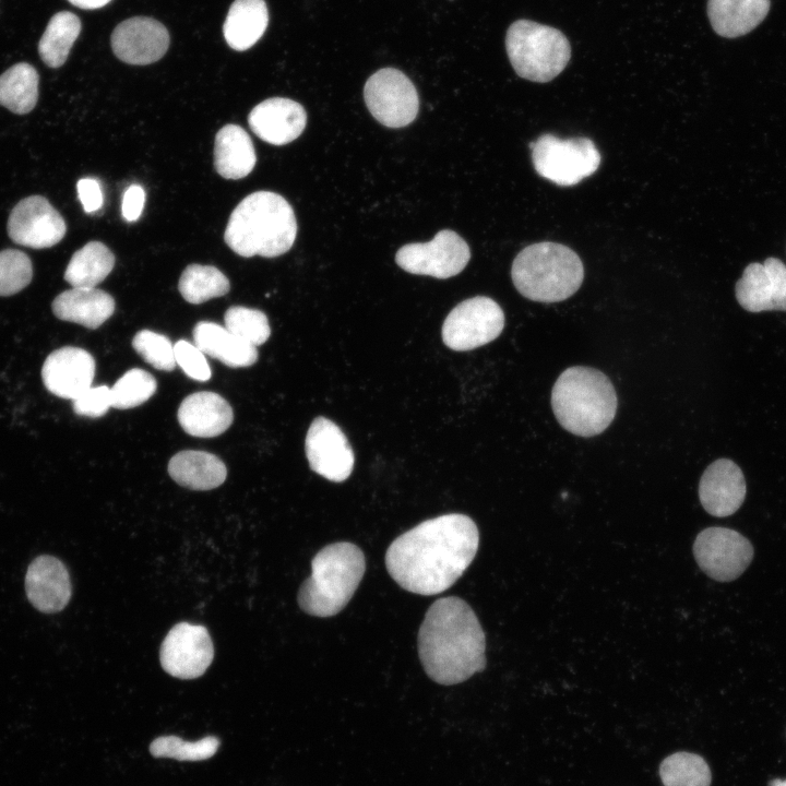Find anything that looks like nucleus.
I'll use <instances>...</instances> for the list:
<instances>
[{"label": "nucleus", "mask_w": 786, "mask_h": 786, "mask_svg": "<svg viewBox=\"0 0 786 786\" xmlns=\"http://www.w3.org/2000/svg\"><path fill=\"white\" fill-rule=\"evenodd\" d=\"M479 533L467 515L451 513L427 520L392 541L385 553L391 577L419 595L444 592L476 556Z\"/></svg>", "instance_id": "f257e3e1"}, {"label": "nucleus", "mask_w": 786, "mask_h": 786, "mask_svg": "<svg viewBox=\"0 0 786 786\" xmlns=\"http://www.w3.org/2000/svg\"><path fill=\"white\" fill-rule=\"evenodd\" d=\"M485 633L473 609L458 597L436 600L418 632V654L433 681L463 682L486 666Z\"/></svg>", "instance_id": "f03ea898"}, {"label": "nucleus", "mask_w": 786, "mask_h": 786, "mask_svg": "<svg viewBox=\"0 0 786 786\" xmlns=\"http://www.w3.org/2000/svg\"><path fill=\"white\" fill-rule=\"evenodd\" d=\"M296 236L297 222L290 204L275 192L257 191L235 207L224 239L241 257L275 258L293 247Z\"/></svg>", "instance_id": "7ed1b4c3"}, {"label": "nucleus", "mask_w": 786, "mask_h": 786, "mask_svg": "<svg viewBox=\"0 0 786 786\" xmlns=\"http://www.w3.org/2000/svg\"><path fill=\"white\" fill-rule=\"evenodd\" d=\"M617 394L608 377L584 366L567 368L551 391V407L558 422L580 437L602 433L617 412Z\"/></svg>", "instance_id": "20e7f679"}, {"label": "nucleus", "mask_w": 786, "mask_h": 786, "mask_svg": "<svg viewBox=\"0 0 786 786\" xmlns=\"http://www.w3.org/2000/svg\"><path fill=\"white\" fill-rule=\"evenodd\" d=\"M311 568V575L298 592L299 607L311 616L331 617L353 597L364 576L366 559L359 547L340 541L322 548Z\"/></svg>", "instance_id": "39448f33"}, {"label": "nucleus", "mask_w": 786, "mask_h": 786, "mask_svg": "<svg viewBox=\"0 0 786 786\" xmlns=\"http://www.w3.org/2000/svg\"><path fill=\"white\" fill-rule=\"evenodd\" d=\"M511 276L515 288L525 298L558 302L577 291L584 267L572 249L544 241L527 246L515 257Z\"/></svg>", "instance_id": "423d86ee"}, {"label": "nucleus", "mask_w": 786, "mask_h": 786, "mask_svg": "<svg viewBox=\"0 0 786 786\" xmlns=\"http://www.w3.org/2000/svg\"><path fill=\"white\" fill-rule=\"evenodd\" d=\"M505 49L516 74L539 83L560 74L571 57L569 40L562 32L529 20L510 25Z\"/></svg>", "instance_id": "0eeeda50"}, {"label": "nucleus", "mask_w": 786, "mask_h": 786, "mask_svg": "<svg viewBox=\"0 0 786 786\" xmlns=\"http://www.w3.org/2000/svg\"><path fill=\"white\" fill-rule=\"evenodd\" d=\"M536 172L558 186H574L593 175L600 164V153L587 138L560 139L540 135L529 143Z\"/></svg>", "instance_id": "6e6552de"}, {"label": "nucleus", "mask_w": 786, "mask_h": 786, "mask_svg": "<svg viewBox=\"0 0 786 786\" xmlns=\"http://www.w3.org/2000/svg\"><path fill=\"white\" fill-rule=\"evenodd\" d=\"M503 327L500 306L489 297L476 296L451 310L442 325V340L453 350H471L492 342Z\"/></svg>", "instance_id": "1a4fd4ad"}, {"label": "nucleus", "mask_w": 786, "mask_h": 786, "mask_svg": "<svg viewBox=\"0 0 786 786\" xmlns=\"http://www.w3.org/2000/svg\"><path fill=\"white\" fill-rule=\"evenodd\" d=\"M364 97L370 114L388 128L406 127L417 117V90L397 69L384 68L373 73L365 84Z\"/></svg>", "instance_id": "9d476101"}, {"label": "nucleus", "mask_w": 786, "mask_h": 786, "mask_svg": "<svg viewBox=\"0 0 786 786\" xmlns=\"http://www.w3.org/2000/svg\"><path fill=\"white\" fill-rule=\"evenodd\" d=\"M471 250L455 231L440 230L431 241L407 243L398 249L395 262L410 274L449 278L467 265Z\"/></svg>", "instance_id": "9b49d317"}, {"label": "nucleus", "mask_w": 786, "mask_h": 786, "mask_svg": "<svg viewBox=\"0 0 786 786\" xmlns=\"http://www.w3.org/2000/svg\"><path fill=\"white\" fill-rule=\"evenodd\" d=\"M693 555L706 575L719 582H729L740 576L751 563L753 547L734 529L707 527L698 534Z\"/></svg>", "instance_id": "f8f14e48"}, {"label": "nucleus", "mask_w": 786, "mask_h": 786, "mask_svg": "<svg viewBox=\"0 0 786 786\" xmlns=\"http://www.w3.org/2000/svg\"><path fill=\"white\" fill-rule=\"evenodd\" d=\"M214 657V647L205 627L179 622L165 636L159 651L163 669L179 679L202 676Z\"/></svg>", "instance_id": "ddd939ff"}, {"label": "nucleus", "mask_w": 786, "mask_h": 786, "mask_svg": "<svg viewBox=\"0 0 786 786\" xmlns=\"http://www.w3.org/2000/svg\"><path fill=\"white\" fill-rule=\"evenodd\" d=\"M7 226L12 241L33 249L57 245L67 231L61 214L41 195H31L17 202Z\"/></svg>", "instance_id": "4468645a"}, {"label": "nucleus", "mask_w": 786, "mask_h": 786, "mask_svg": "<svg viewBox=\"0 0 786 786\" xmlns=\"http://www.w3.org/2000/svg\"><path fill=\"white\" fill-rule=\"evenodd\" d=\"M306 455L310 468L324 478L341 483L354 467V453L341 428L325 417L315 418L307 432Z\"/></svg>", "instance_id": "2eb2a0df"}, {"label": "nucleus", "mask_w": 786, "mask_h": 786, "mask_svg": "<svg viewBox=\"0 0 786 786\" xmlns=\"http://www.w3.org/2000/svg\"><path fill=\"white\" fill-rule=\"evenodd\" d=\"M735 295L749 312L786 311V265L773 257L750 263L736 283Z\"/></svg>", "instance_id": "dca6fc26"}, {"label": "nucleus", "mask_w": 786, "mask_h": 786, "mask_svg": "<svg viewBox=\"0 0 786 786\" xmlns=\"http://www.w3.org/2000/svg\"><path fill=\"white\" fill-rule=\"evenodd\" d=\"M110 40L118 59L129 64L145 66L163 58L170 38L167 28L157 20L134 16L118 24Z\"/></svg>", "instance_id": "f3484780"}, {"label": "nucleus", "mask_w": 786, "mask_h": 786, "mask_svg": "<svg viewBox=\"0 0 786 786\" xmlns=\"http://www.w3.org/2000/svg\"><path fill=\"white\" fill-rule=\"evenodd\" d=\"M95 368V360L88 352L66 346L46 358L41 378L46 389L53 395L75 400L92 386Z\"/></svg>", "instance_id": "a211bd4d"}, {"label": "nucleus", "mask_w": 786, "mask_h": 786, "mask_svg": "<svg viewBox=\"0 0 786 786\" xmlns=\"http://www.w3.org/2000/svg\"><path fill=\"white\" fill-rule=\"evenodd\" d=\"M746 480L740 467L728 458L713 462L699 483V498L704 510L714 516L734 514L746 497Z\"/></svg>", "instance_id": "6ab92c4d"}, {"label": "nucleus", "mask_w": 786, "mask_h": 786, "mask_svg": "<svg viewBox=\"0 0 786 786\" xmlns=\"http://www.w3.org/2000/svg\"><path fill=\"white\" fill-rule=\"evenodd\" d=\"M252 132L273 145H285L296 140L307 124L305 108L297 102L272 97L258 104L248 116Z\"/></svg>", "instance_id": "aec40b11"}, {"label": "nucleus", "mask_w": 786, "mask_h": 786, "mask_svg": "<svg viewBox=\"0 0 786 786\" xmlns=\"http://www.w3.org/2000/svg\"><path fill=\"white\" fill-rule=\"evenodd\" d=\"M25 590L28 600L39 611L62 610L71 598V581L64 563L49 555L35 558L26 571Z\"/></svg>", "instance_id": "412c9836"}, {"label": "nucleus", "mask_w": 786, "mask_h": 786, "mask_svg": "<svg viewBox=\"0 0 786 786\" xmlns=\"http://www.w3.org/2000/svg\"><path fill=\"white\" fill-rule=\"evenodd\" d=\"M177 416L188 434L201 438L222 434L234 420L229 403L219 394L207 391L188 395L181 402Z\"/></svg>", "instance_id": "4be33fe9"}, {"label": "nucleus", "mask_w": 786, "mask_h": 786, "mask_svg": "<svg viewBox=\"0 0 786 786\" xmlns=\"http://www.w3.org/2000/svg\"><path fill=\"white\" fill-rule=\"evenodd\" d=\"M51 309L60 320L95 330L112 315L115 300L108 293L97 288L73 287L59 294Z\"/></svg>", "instance_id": "5701e85b"}, {"label": "nucleus", "mask_w": 786, "mask_h": 786, "mask_svg": "<svg viewBox=\"0 0 786 786\" xmlns=\"http://www.w3.org/2000/svg\"><path fill=\"white\" fill-rule=\"evenodd\" d=\"M770 0H708L710 23L722 37L736 38L754 29L767 15Z\"/></svg>", "instance_id": "b1692460"}, {"label": "nucleus", "mask_w": 786, "mask_h": 786, "mask_svg": "<svg viewBox=\"0 0 786 786\" xmlns=\"http://www.w3.org/2000/svg\"><path fill=\"white\" fill-rule=\"evenodd\" d=\"M193 341L204 354L231 368L249 367L258 360L255 346L215 322H199L193 329Z\"/></svg>", "instance_id": "393cba45"}, {"label": "nucleus", "mask_w": 786, "mask_h": 786, "mask_svg": "<svg viewBox=\"0 0 786 786\" xmlns=\"http://www.w3.org/2000/svg\"><path fill=\"white\" fill-rule=\"evenodd\" d=\"M168 473L182 487L210 490L225 481L227 468L223 461L212 453L186 450L170 458Z\"/></svg>", "instance_id": "a878e982"}, {"label": "nucleus", "mask_w": 786, "mask_h": 786, "mask_svg": "<svg viewBox=\"0 0 786 786\" xmlns=\"http://www.w3.org/2000/svg\"><path fill=\"white\" fill-rule=\"evenodd\" d=\"M257 162L249 134L237 124H226L217 131L214 145V167L225 179L248 176Z\"/></svg>", "instance_id": "bb28decb"}, {"label": "nucleus", "mask_w": 786, "mask_h": 786, "mask_svg": "<svg viewBox=\"0 0 786 786\" xmlns=\"http://www.w3.org/2000/svg\"><path fill=\"white\" fill-rule=\"evenodd\" d=\"M269 11L264 0H235L223 25V34L230 48L243 51L264 34Z\"/></svg>", "instance_id": "cd10ccee"}, {"label": "nucleus", "mask_w": 786, "mask_h": 786, "mask_svg": "<svg viewBox=\"0 0 786 786\" xmlns=\"http://www.w3.org/2000/svg\"><path fill=\"white\" fill-rule=\"evenodd\" d=\"M115 255L100 241H90L75 251L64 272V279L74 288H95L112 271Z\"/></svg>", "instance_id": "c85d7f7f"}, {"label": "nucleus", "mask_w": 786, "mask_h": 786, "mask_svg": "<svg viewBox=\"0 0 786 786\" xmlns=\"http://www.w3.org/2000/svg\"><path fill=\"white\" fill-rule=\"evenodd\" d=\"M39 75L26 62H19L0 75V105L24 115L34 109L38 99Z\"/></svg>", "instance_id": "c756f323"}, {"label": "nucleus", "mask_w": 786, "mask_h": 786, "mask_svg": "<svg viewBox=\"0 0 786 786\" xmlns=\"http://www.w3.org/2000/svg\"><path fill=\"white\" fill-rule=\"evenodd\" d=\"M81 32V21L72 12L61 11L51 16L38 43V53L50 68L61 67Z\"/></svg>", "instance_id": "7c9ffc66"}, {"label": "nucleus", "mask_w": 786, "mask_h": 786, "mask_svg": "<svg viewBox=\"0 0 786 786\" xmlns=\"http://www.w3.org/2000/svg\"><path fill=\"white\" fill-rule=\"evenodd\" d=\"M228 278L215 266L190 264L181 273L178 289L190 303H203L229 291Z\"/></svg>", "instance_id": "2f4dec72"}, {"label": "nucleus", "mask_w": 786, "mask_h": 786, "mask_svg": "<svg viewBox=\"0 0 786 786\" xmlns=\"http://www.w3.org/2000/svg\"><path fill=\"white\" fill-rule=\"evenodd\" d=\"M664 786H710L711 770L704 759L690 752H676L659 765Z\"/></svg>", "instance_id": "473e14b6"}, {"label": "nucleus", "mask_w": 786, "mask_h": 786, "mask_svg": "<svg viewBox=\"0 0 786 786\" xmlns=\"http://www.w3.org/2000/svg\"><path fill=\"white\" fill-rule=\"evenodd\" d=\"M219 747L214 736L198 741H186L177 736H162L153 740L150 752L156 758H169L178 761H201L213 757Z\"/></svg>", "instance_id": "72a5a7b5"}, {"label": "nucleus", "mask_w": 786, "mask_h": 786, "mask_svg": "<svg viewBox=\"0 0 786 786\" xmlns=\"http://www.w3.org/2000/svg\"><path fill=\"white\" fill-rule=\"evenodd\" d=\"M157 389L155 378L147 371L133 368L110 389L111 407L128 409L146 402Z\"/></svg>", "instance_id": "f704fd0d"}, {"label": "nucleus", "mask_w": 786, "mask_h": 786, "mask_svg": "<svg viewBox=\"0 0 786 786\" xmlns=\"http://www.w3.org/2000/svg\"><path fill=\"white\" fill-rule=\"evenodd\" d=\"M224 321L228 331L255 347L271 335L269 319L258 309L233 306L225 312Z\"/></svg>", "instance_id": "c9c22d12"}, {"label": "nucleus", "mask_w": 786, "mask_h": 786, "mask_svg": "<svg viewBox=\"0 0 786 786\" xmlns=\"http://www.w3.org/2000/svg\"><path fill=\"white\" fill-rule=\"evenodd\" d=\"M33 265L29 257L21 250L0 251V296H11L25 288L32 281Z\"/></svg>", "instance_id": "e433bc0d"}, {"label": "nucleus", "mask_w": 786, "mask_h": 786, "mask_svg": "<svg viewBox=\"0 0 786 786\" xmlns=\"http://www.w3.org/2000/svg\"><path fill=\"white\" fill-rule=\"evenodd\" d=\"M132 347L155 369L171 371L177 365L174 345L163 334L151 330L139 331L132 340Z\"/></svg>", "instance_id": "4c0bfd02"}, {"label": "nucleus", "mask_w": 786, "mask_h": 786, "mask_svg": "<svg viewBox=\"0 0 786 786\" xmlns=\"http://www.w3.org/2000/svg\"><path fill=\"white\" fill-rule=\"evenodd\" d=\"M176 364L182 371L195 381H207L211 379V368L204 353L192 343L179 340L174 345Z\"/></svg>", "instance_id": "58836bf2"}, {"label": "nucleus", "mask_w": 786, "mask_h": 786, "mask_svg": "<svg viewBox=\"0 0 786 786\" xmlns=\"http://www.w3.org/2000/svg\"><path fill=\"white\" fill-rule=\"evenodd\" d=\"M111 407L110 389L106 385L91 386L73 400L74 413L80 416L97 418Z\"/></svg>", "instance_id": "ea45409f"}, {"label": "nucleus", "mask_w": 786, "mask_h": 786, "mask_svg": "<svg viewBox=\"0 0 786 786\" xmlns=\"http://www.w3.org/2000/svg\"><path fill=\"white\" fill-rule=\"evenodd\" d=\"M79 199L86 213H93L103 205V192L98 180L82 178L76 183Z\"/></svg>", "instance_id": "a19ab883"}, {"label": "nucleus", "mask_w": 786, "mask_h": 786, "mask_svg": "<svg viewBox=\"0 0 786 786\" xmlns=\"http://www.w3.org/2000/svg\"><path fill=\"white\" fill-rule=\"evenodd\" d=\"M145 192L141 186H130L122 198L121 213L126 221H136L143 211Z\"/></svg>", "instance_id": "79ce46f5"}, {"label": "nucleus", "mask_w": 786, "mask_h": 786, "mask_svg": "<svg viewBox=\"0 0 786 786\" xmlns=\"http://www.w3.org/2000/svg\"><path fill=\"white\" fill-rule=\"evenodd\" d=\"M68 1L80 9L94 10V9H99V8L105 7L111 0H68Z\"/></svg>", "instance_id": "37998d69"}, {"label": "nucleus", "mask_w": 786, "mask_h": 786, "mask_svg": "<svg viewBox=\"0 0 786 786\" xmlns=\"http://www.w3.org/2000/svg\"><path fill=\"white\" fill-rule=\"evenodd\" d=\"M770 786H786V781H781L778 778H775L770 782Z\"/></svg>", "instance_id": "c03bdc74"}]
</instances>
